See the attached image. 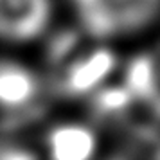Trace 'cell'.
I'll return each mask as SVG.
<instances>
[{
	"instance_id": "1",
	"label": "cell",
	"mask_w": 160,
	"mask_h": 160,
	"mask_svg": "<svg viewBox=\"0 0 160 160\" xmlns=\"http://www.w3.org/2000/svg\"><path fill=\"white\" fill-rule=\"evenodd\" d=\"M117 67L115 52L104 45H79L52 70V85L59 95L94 94Z\"/></svg>"
},
{
	"instance_id": "2",
	"label": "cell",
	"mask_w": 160,
	"mask_h": 160,
	"mask_svg": "<svg viewBox=\"0 0 160 160\" xmlns=\"http://www.w3.org/2000/svg\"><path fill=\"white\" fill-rule=\"evenodd\" d=\"M88 34L115 36L140 29L157 13L158 0H72Z\"/></svg>"
},
{
	"instance_id": "3",
	"label": "cell",
	"mask_w": 160,
	"mask_h": 160,
	"mask_svg": "<svg viewBox=\"0 0 160 160\" xmlns=\"http://www.w3.org/2000/svg\"><path fill=\"white\" fill-rule=\"evenodd\" d=\"M51 0H0V38L29 42L40 36L51 20Z\"/></svg>"
},
{
	"instance_id": "4",
	"label": "cell",
	"mask_w": 160,
	"mask_h": 160,
	"mask_svg": "<svg viewBox=\"0 0 160 160\" xmlns=\"http://www.w3.org/2000/svg\"><path fill=\"white\" fill-rule=\"evenodd\" d=\"M42 81L31 67L13 58H0V110L18 113L36 106Z\"/></svg>"
},
{
	"instance_id": "5",
	"label": "cell",
	"mask_w": 160,
	"mask_h": 160,
	"mask_svg": "<svg viewBox=\"0 0 160 160\" xmlns=\"http://www.w3.org/2000/svg\"><path fill=\"white\" fill-rule=\"evenodd\" d=\"M49 160H92L97 151V135L85 122L63 121L45 135Z\"/></svg>"
},
{
	"instance_id": "6",
	"label": "cell",
	"mask_w": 160,
	"mask_h": 160,
	"mask_svg": "<svg viewBox=\"0 0 160 160\" xmlns=\"http://www.w3.org/2000/svg\"><path fill=\"white\" fill-rule=\"evenodd\" d=\"M122 87L131 94L135 102L149 108H158L157 87V58L151 52H140L126 63Z\"/></svg>"
},
{
	"instance_id": "7",
	"label": "cell",
	"mask_w": 160,
	"mask_h": 160,
	"mask_svg": "<svg viewBox=\"0 0 160 160\" xmlns=\"http://www.w3.org/2000/svg\"><path fill=\"white\" fill-rule=\"evenodd\" d=\"M133 104L135 99L122 85H108L92 94L90 110L101 121H119L130 113Z\"/></svg>"
},
{
	"instance_id": "8",
	"label": "cell",
	"mask_w": 160,
	"mask_h": 160,
	"mask_svg": "<svg viewBox=\"0 0 160 160\" xmlns=\"http://www.w3.org/2000/svg\"><path fill=\"white\" fill-rule=\"evenodd\" d=\"M0 160H36V157L29 149L22 148H9L0 153Z\"/></svg>"
}]
</instances>
